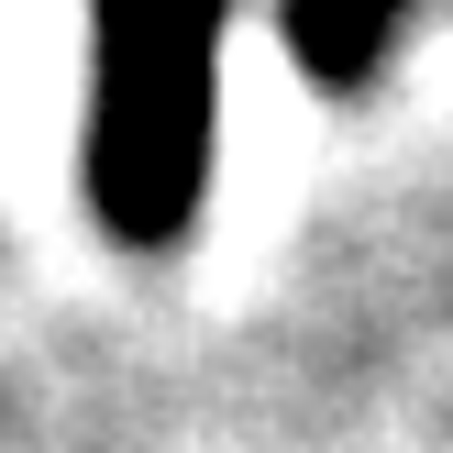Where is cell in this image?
Masks as SVG:
<instances>
[{"instance_id": "2", "label": "cell", "mask_w": 453, "mask_h": 453, "mask_svg": "<svg viewBox=\"0 0 453 453\" xmlns=\"http://www.w3.org/2000/svg\"><path fill=\"white\" fill-rule=\"evenodd\" d=\"M410 12V0H299V44L321 78H365V56L388 44V22Z\"/></svg>"}, {"instance_id": "1", "label": "cell", "mask_w": 453, "mask_h": 453, "mask_svg": "<svg viewBox=\"0 0 453 453\" xmlns=\"http://www.w3.org/2000/svg\"><path fill=\"white\" fill-rule=\"evenodd\" d=\"M211 44L221 0H100V100H88V188L133 243H166L199 211L211 166Z\"/></svg>"}]
</instances>
